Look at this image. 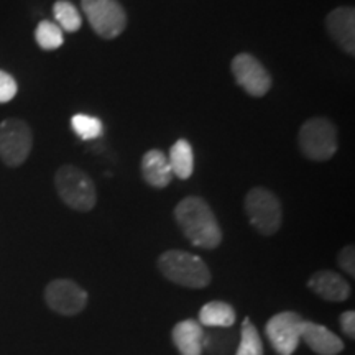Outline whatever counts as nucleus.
<instances>
[{
    "instance_id": "f8f14e48",
    "label": "nucleus",
    "mask_w": 355,
    "mask_h": 355,
    "mask_svg": "<svg viewBox=\"0 0 355 355\" xmlns=\"http://www.w3.org/2000/svg\"><path fill=\"white\" fill-rule=\"evenodd\" d=\"M308 286L322 300L343 303L350 296V286L345 279L331 270H319L309 278Z\"/></svg>"
},
{
    "instance_id": "0eeeda50",
    "label": "nucleus",
    "mask_w": 355,
    "mask_h": 355,
    "mask_svg": "<svg viewBox=\"0 0 355 355\" xmlns=\"http://www.w3.org/2000/svg\"><path fill=\"white\" fill-rule=\"evenodd\" d=\"M83 12L92 30L104 40H114L127 26L125 10L117 0H81Z\"/></svg>"
},
{
    "instance_id": "20e7f679",
    "label": "nucleus",
    "mask_w": 355,
    "mask_h": 355,
    "mask_svg": "<svg viewBox=\"0 0 355 355\" xmlns=\"http://www.w3.org/2000/svg\"><path fill=\"white\" fill-rule=\"evenodd\" d=\"M298 145L303 157L313 162H327L337 152V128L329 119L314 117L300 128Z\"/></svg>"
},
{
    "instance_id": "4468645a",
    "label": "nucleus",
    "mask_w": 355,
    "mask_h": 355,
    "mask_svg": "<svg viewBox=\"0 0 355 355\" xmlns=\"http://www.w3.org/2000/svg\"><path fill=\"white\" fill-rule=\"evenodd\" d=\"M173 344L181 355H202L204 331L202 326L193 319L178 322L171 332Z\"/></svg>"
},
{
    "instance_id": "1a4fd4ad",
    "label": "nucleus",
    "mask_w": 355,
    "mask_h": 355,
    "mask_svg": "<svg viewBox=\"0 0 355 355\" xmlns=\"http://www.w3.org/2000/svg\"><path fill=\"white\" fill-rule=\"evenodd\" d=\"M44 301L61 316H76L87 304V293L73 279H53L44 290Z\"/></svg>"
},
{
    "instance_id": "f03ea898",
    "label": "nucleus",
    "mask_w": 355,
    "mask_h": 355,
    "mask_svg": "<svg viewBox=\"0 0 355 355\" xmlns=\"http://www.w3.org/2000/svg\"><path fill=\"white\" fill-rule=\"evenodd\" d=\"M158 268L165 278L176 285L193 288H206L211 283L209 266L198 255L183 250H168L159 255Z\"/></svg>"
},
{
    "instance_id": "dca6fc26",
    "label": "nucleus",
    "mask_w": 355,
    "mask_h": 355,
    "mask_svg": "<svg viewBox=\"0 0 355 355\" xmlns=\"http://www.w3.org/2000/svg\"><path fill=\"white\" fill-rule=\"evenodd\" d=\"M168 163L173 171V176L180 180H188L194 173V153L193 146L188 140L180 139L171 146L170 155H168Z\"/></svg>"
},
{
    "instance_id": "aec40b11",
    "label": "nucleus",
    "mask_w": 355,
    "mask_h": 355,
    "mask_svg": "<svg viewBox=\"0 0 355 355\" xmlns=\"http://www.w3.org/2000/svg\"><path fill=\"white\" fill-rule=\"evenodd\" d=\"M235 355H263V344H261L259 331L248 318L242 324L241 344Z\"/></svg>"
},
{
    "instance_id": "9d476101",
    "label": "nucleus",
    "mask_w": 355,
    "mask_h": 355,
    "mask_svg": "<svg viewBox=\"0 0 355 355\" xmlns=\"http://www.w3.org/2000/svg\"><path fill=\"white\" fill-rule=\"evenodd\" d=\"M235 83L241 86L247 94L254 97H263L272 87V76L265 66L248 53H241L232 60L230 64Z\"/></svg>"
},
{
    "instance_id": "b1692460",
    "label": "nucleus",
    "mask_w": 355,
    "mask_h": 355,
    "mask_svg": "<svg viewBox=\"0 0 355 355\" xmlns=\"http://www.w3.org/2000/svg\"><path fill=\"white\" fill-rule=\"evenodd\" d=\"M340 327L345 336H349L350 339L355 337V313L354 311H345L340 314Z\"/></svg>"
},
{
    "instance_id": "f257e3e1",
    "label": "nucleus",
    "mask_w": 355,
    "mask_h": 355,
    "mask_svg": "<svg viewBox=\"0 0 355 355\" xmlns=\"http://www.w3.org/2000/svg\"><path fill=\"white\" fill-rule=\"evenodd\" d=\"M175 219L184 237L193 245L212 250L222 242V230L219 227L211 206L202 198L189 196L178 202L175 207Z\"/></svg>"
},
{
    "instance_id": "a211bd4d",
    "label": "nucleus",
    "mask_w": 355,
    "mask_h": 355,
    "mask_svg": "<svg viewBox=\"0 0 355 355\" xmlns=\"http://www.w3.org/2000/svg\"><path fill=\"white\" fill-rule=\"evenodd\" d=\"M53 13H55L58 26H60L61 30H64V32L74 33L81 28V13H79L78 8L71 2H68V0H58L55 6H53Z\"/></svg>"
},
{
    "instance_id": "412c9836",
    "label": "nucleus",
    "mask_w": 355,
    "mask_h": 355,
    "mask_svg": "<svg viewBox=\"0 0 355 355\" xmlns=\"http://www.w3.org/2000/svg\"><path fill=\"white\" fill-rule=\"evenodd\" d=\"M71 127H73L74 133H76L78 137H81L83 140L99 139L102 132H104L101 119L91 117V115H86V114L74 115V117L71 119Z\"/></svg>"
},
{
    "instance_id": "6e6552de",
    "label": "nucleus",
    "mask_w": 355,
    "mask_h": 355,
    "mask_svg": "<svg viewBox=\"0 0 355 355\" xmlns=\"http://www.w3.org/2000/svg\"><path fill=\"white\" fill-rule=\"evenodd\" d=\"M304 319L293 311L278 313L266 322L265 332L278 355H291L298 349Z\"/></svg>"
},
{
    "instance_id": "423d86ee",
    "label": "nucleus",
    "mask_w": 355,
    "mask_h": 355,
    "mask_svg": "<svg viewBox=\"0 0 355 355\" xmlns=\"http://www.w3.org/2000/svg\"><path fill=\"white\" fill-rule=\"evenodd\" d=\"M33 146V132L21 119H6L0 122V159L7 166L24 165Z\"/></svg>"
},
{
    "instance_id": "5701e85b",
    "label": "nucleus",
    "mask_w": 355,
    "mask_h": 355,
    "mask_svg": "<svg viewBox=\"0 0 355 355\" xmlns=\"http://www.w3.org/2000/svg\"><path fill=\"white\" fill-rule=\"evenodd\" d=\"M337 261H339V266L344 270L345 273H349L350 277H355V250H354V245L344 247L343 250L339 252Z\"/></svg>"
},
{
    "instance_id": "9b49d317",
    "label": "nucleus",
    "mask_w": 355,
    "mask_h": 355,
    "mask_svg": "<svg viewBox=\"0 0 355 355\" xmlns=\"http://www.w3.org/2000/svg\"><path fill=\"white\" fill-rule=\"evenodd\" d=\"M326 28L332 42L347 55H355V10L352 7H337L326 17Z\"/></svg>"
},
{
    "instance_id": "2eb2a0df",
    "label": "nucleus",
    "mask_w": 355,
    "mask_h": 355,
    "mask_svg": "<svg viewBox=\"0 0 355 355\" xmlns=\"http://www.w3.org/2000/svg\"><path fill=\"white\" fill-rule=\"evenodd\" d=\"M141 175L146 184L153 188H166L173 180L168 157L162 150H148L141 158Z\"/></svg>"
},
{
    "instance_id": "f3484780",
    "label": "nucleus",
    "mask_w": 355,
    "mask_h": 355,
    "mask_svg": "<svg viewBox=\"0 0 355 355\" xmlns=\"http://www.w3.org/2000/svg\"><path fill=\"white\" fill-rule=\"evenodd\" d=\"M199 324L206 327H230L235 324V311L224 301H211L199 311Z\"/></svg>"
},
{
    "instance_id": "6ab92c4d",
    "label": "nucleus",
    "mask_w": 355,
    "mask_h": 355,
    "mask_svg": "<svg viewBox=\"0 0 355 355\" xmlns=\"http://www.w3.org/2000/svg\"><path fill=\"white\" fill-rule=\"evenodd\" d=\"M35 40H37L38 46L44 51L58 50L64 43L63 30L53 21L43 20L40 21L37 30H35Z\"/></svg>"
},
{
    "instance_id": "ddd939ff",
    "label": "nucleus",
    "mask_w": 355,
    "mask_h": 355,
    "mask_svg": "<svg viewBox=\"0 0 355 355\" xmlns=\"http://www.w3.org/2000/svg\"><path fill=\"white\" fill-rule=\"evenodd\" d=\"M301 340L318 355H337L344 350V343L321 324L304 321L301 329Z\"/></svg>"
},
{
    "instance_id": "39448f33",
    "label": "nucleus",
    "mask_w": 355,
    "mask_h": 355,
    "mask_svg": "<svg viewBox=\"0 0 355 355\" xmlns=\"http://www.w3.org/2000/svg\"><path fill=\"white\" fill-rule=\"evenodd\" d=\"M245 212L252 227L261 235H273L282 227V202L270 189L254 188L248 191L245 196Z\"/></svg>"
},
{
    "instance_id": "4be33fe9",
    "label": "nucleus",
    "mask_w": 355,
    "mask_h": 355,
    "mask_svg": "<svg viewBox=\"0 0 355 355\" xmlns=\"http://www.w3.org/2000/svg\"><path fill=\"white\" fill-rule=\"evenodd\" d=\"M19 92V84L10 74L0 69V104H7Z\"/></svg>"
},
{
    "instance_id": "7ed1b4c3",
    "label": "nucleus",
    "mask_w": 355,
    "mask_h": 355,
    "mask_svg": "<svg viewBox=\"0 0 355 355\" xmlns=\"http://www.w3.org/2000/svg\"><path fill=\"white\" fill-rule=\"evenodd\" d=\"M55 186L61 201L71 209L89 212L97 202L94 181L86 171L74 165H63L55 175Z\"/></svg>"
}]
</instances>
